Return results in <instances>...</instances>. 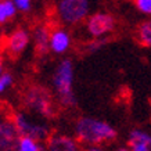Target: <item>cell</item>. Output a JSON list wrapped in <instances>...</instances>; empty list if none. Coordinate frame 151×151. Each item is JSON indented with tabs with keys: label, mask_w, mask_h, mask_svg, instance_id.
I'll return each mask as SVG.
<instances>
[{
	"label": "cell",
	"mask_w": 151,
	"mask_h": 151,
	"mask_svg": "<svg viewBox=\"0 0 151 151\" xmlns=\"http://www.w3.org/2000/svg\"><path fill=\"white\" fill-rule=\"evenodd\" d=\"M75 133L79 142L97 147L101 143H108L116 139V130L110 124L94 118H81L76 122Z\"/></svg>",
	"instance_id": "6da1fadb"
},
{
	"label": "cell",
	"mask_w": 151,
	"mask_h": 151,
	"mask_svg": "<svg viewBox=\"0 0 151 151\" xmlns=\"http://www.w3.org/2000/svg\"><path fill=\"white\" fill-rule=\"evenodd\" d=\"M53 83L55 87L57 99L63 107H73L76 104V99L73 94V65L71 60H63L58 64L53 76Z\"/></svg>",
	"instance_id": "7a4b0ae2"
},
{
	"label": "cell",
	"mask_w": 151,
	"mask_h": 151,
	"mask_svg": "<svg viewBox=\"0 0 151 151\" xmlns=\"http://www.w3.org/2000/svg\"><path fill=\"white\" fill-rule=\"evenodd\" d=\"M24 104L29 110L43 115L45 118H53L55 115L54 100L46 87L32 85L24 94Z\"/></svg>",
	"instance_id": "3957f363"
},
{
	"label": "cell",
	"mask_w": 151,
	"mask_h": 151,
	"mask_svg": "<svg viewBox=\"0 0 151 151\" xmlns=\"http://www.w3.org/2000/svg\"><path fill=\"white\" fill-rule=\"evenodd\" d=\"M11 119H13L14 126L17 129L19 137H29L36 140V142L49 140L50 129L47 128L46 125H42L35 122V121H31L22 112H15Z\"/></svg>",
	"instance_id": "277c9868"
},
{
	"label": "cell",
	"mask_w": 151,
	"mask_h": 151,
	"mask_svg": "<svg viewBox=\"0 0 151 151\" xmlns=\"http://www.w3.org/2000/svg\"><path fill=\"white\" fill-rule=\"evenodd\" d=\"M60 18L65 24L73 25L86 18L89 13V3L86 0H61L57 6Z\"/></svg>",
	"instance_id": "5b68a950"
},
{
	"label": "cell",
	"mask_w": 151,
	"mask_h": 151,
	"mask_svg": "<svg viewBox=\"0 0 151 151\" xmlns=\"http://www.w3.org/2000/svg\"><path fill=\"white\" fill-rule=\"evenodd\" d=\"M86 27L92 36H94L96 39H100L101 36L111 32L115 28V19L108 13H96L87 19Z\"/></svg>",
	"instance_id": "8992f818"
},
{
	"label": "cell",
	"mask_w": 151,
	"mask_h": 151,
	"mask_svg": "<svg viewBox=\"0 0 151 151\" xmlns=\"http://www.w3.org/2000/svg\"><path fill=\"white\" fill-rule=\"evenodd\" d=\"M18 139L13 119H0V151H14Z\"/></svg>",
	"instance_id": "52a82bcc"
},
{
	"label": "cell",
	"mask_w": 151,
	"mask_h": 151,
	"mask_svg": "<svg viewBox=\"0 0 151 151\" xmlns=\"http://www.w3.org/2000/svg\"><path fill=\"white\" fill-rule=\"evenodd\" d=\"M29 43V33L25 29H15L7 39V51L13 58H17L24 53Z\"/></svg>",
	"instance_id": "ba28073f"
},
{
	"label": "cell",
	"mask_w": 151,
	"mask_h": 151,
	"mask_svg": "<svg viewBox=\"0 0 151 151\" xmlns=\"http://www.w3.org/2000/svg\"><path fill=\"white\" fill-rule=\"evenodd\" d=\"M129 147L132 151H151V134L134 129L129 134Z\"/></svg>",
	"instance_id": "9c48e42d"
},
{
	"label": "cell",
	"mask_w": 151,
	"mask_h": 151,
	"mask_svg": "<svg viewBox=\"0 0 151 151\" xmlns=\"http://www.w3.org/2000/svg\"><path fill=\"white\" fill-rule=\"evenodd\" d=\"M71 46V36L69 33L64 29H55V31H51L50 35V50L57 53V54H61V53H65V51L69 49Z\"/></svg>",
	"instance_id": "30bf717a"
},
{
	"label": "cell",
	"mask_w": 151,
	"mask_h": 151,
	"mask_svg": "<svg viewBox=\"0 0 151 151\" xmlns=\"http://www.w3.org/2000/svg\"><path fill=\"white\" fill-rule=\"evenodd\" d=\"M50 35L51 32L46 25H39L33 31V42H35V49L39 55L46 54L50 50Z\"/></svg>",
	"instance_id": "8fae6325"
},
{
	"label": "cell",
	"mask_w": 151,
	"mask_h": 151,
	"mask_svg": "<svg viewBox=\"0 0 151 151\" xmlns=\"http://www.w3.org/2000/svg\"><path fill=\"white\" fill-rule=\"evenodd\" d=\"M49 151H78L76 142L64 134H54L47 140Z\"/></svg>",
	"instance_id": "7c38bea8"
},
{
	"label": "cell",
	"mask_w": 151,
	"mask_h": 151,
	"mask_svg": "<svg viewBox=\"0 0 151 151\" xmlns=\"http://www.w3.org/2000/svg\"><path fill=\"white\" fill-rule=\"evenodd\" d=\"M14 151H43L40 142H36L29 137H19Z\"/></svg>",
	"instance_id": "4fadbf2b"
},
{
	"label": "cell",
	"mask_w": 151,
	"mask_h": 151,
	"mask_svg": "<svg viewBox=\"0 0 151 151\" xmlns=\"http://www.w3.org/2000/svg\"><path fill=\"white\" fill-rule=\"evenodd\" d=\"M137 39L143 46L151 47V21H144L139 25Z\"/></svg>",
	"instance_id": "5bb4252c"
},
{
	"label": "cell",
	"mask_w": 151,
	"mask_h": 151,
	"mask_svg": "<svg viewBox=\"0 0 151 151\" xmlns=\"http://www.w3.org/2000/svg\"><path fill=\"white\" fill-rule=\"evenodd\" d=\"M17 13V7L14 1H0V24L7 22L10 18H13Z\"/></svg>",
	"instance_id": "9a60e30c"
},
{
	"label": "cell",
	"mask_w": 151,
	"mask_h": 151,
	"mask_svg": "<svg viewBox=\"0 0 151 151\" xmlns=\"http://www.w3.org/2000/svg\"><path fill=\"white\" fill-rule=\"evenodd\" d=\"M107 43V39L105 37H100V39H93L92 42H89L86 45V51L87 53H94V51L100 50L101 47Z\"/></svg>",
	"instance_id": "2e32d148"
},
{
	"label": "cell",
	"mask_w": 151,
	"mask_h": 151,
	"mask_svg": "<svg viewBox=\"0 0 151 151\" xmlns=\"http://www.w3.org/2000/svg\"><path fill=\"white\" fill-rule=\"evenodd\" d=\"M13 83V75L9 72H3L0 75V93H3L7 87L11 86Z\"/></svg>",
	"instance_id": "e0dca14e"
},
{
	"label": "cell",
	"mask_w": 151,
	"mask_h": 151,
	"mask_svg": "<svg viewBox=\"0 0 151 151\" xmlns=\"http://www.w3.org/2000/svg\"><path fill=\"white\" fill-rule=\"evenodd\" d=\"M134 4L143 14H150L151 15V0H137Z\"/></svg>",
	"instance_id": "ac0fdd59"
},
{
	"label": "cell",
	"mask_w": 151,
	"mask_h": 151,
	"mask_svg": "<svg viewBox=\"0 0 151 151\" xmlns=\"http://www.w3.org/2000/svg\"><path fill=\"white\" fill-rule=\"evenodd\" d=\"M14 4H15L17 10H21V11H29L31 10V1L29 0H15Z\"/></svg>",
	"instance_id": "d6986e66"
},
{
	"label": "cell",
	"mask_w": 151,
	"mask_h": 151,
	"mask_svg": "<svg viewBox=\"0 0 151 151\" xmlns=\"http://www.w3.org/2000/svg\"><path fill=\"white\" fill-rule=\"evenodd\" d=\"M86 151H103V150L99 148V147H89V148H86Z\"/></svg>",
	"instance_id": "ffe728a7"
},
{
	"label": "cell",
	"mask_w": 151,
	"mask_h": 151,
	"mask_svg": "<svg viewBox=\"0 0 151 151\" xmlns=\"http://www.w3.org/2000/svg\"><path fill=\"white\" fill-rule=\"evenodd\" d=\"M3 73V61H1V57H0V75Z\"/></svg>",
	"instance_id": "44dd1931"
},
{
	"label": "cell",
	"mask_w": 151,
	"mask_h": 151,
	"mask_svg": "<svg viewBox=\"0 0 151 151\" xmlns=\"http://www.w3.org/2000/svg\"><path fill=\"white\" fill-rule=\"evenodd\" d=\"M118 151H132V150H129V148H119Z\"/></svg>",
	"instance_id": "7402d4cb"
}]
</instances>
